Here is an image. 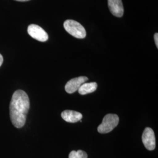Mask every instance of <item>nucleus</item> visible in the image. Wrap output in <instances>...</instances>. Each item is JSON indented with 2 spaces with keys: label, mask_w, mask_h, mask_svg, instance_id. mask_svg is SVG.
Segmentation results:
<instances>
[{
  "label": "nucleus",
  "mask_w": 158,
  "mask_h": 158,
  "mask_svg": "<svg viewBox=\"0 0 158 158\" xmlns=\"http://www.w3.org/2000/svg\"><path fill=\"white\" fill-rule=\"evenodd\" d=\"M142 142L145 147L149 151H153L156 147V139L154 132L152 128L147 127L142 136Z\"/></svg>",
  "instance_id": "5"
},
{
  "label": "nucleus",
  "mask_w": 158,
  "mask_h": 158,
  "mask_svg": "<svg viewBox=\"0 0 158 158\" xmlns=\"http://www.w3.org/2000/svg\"><path fill=\"white\" fill-rule=\"evenodd\" d=\"M154 40H155V44L156 46L157 47V48H158V33H155L154 35Z\"/></svg>",
  "instance_id": "11"
},
{
  "label": "nucleus",
  "mask_w": 158,
  "mask_h": 158,
  "mask_svg": "<svg viewBox=\"0 0 158 158\" xmlns=\"http://www.w3.org/2000/svg\"><path fill=\"white\" fill-rule=\"evenodd\" d=\"M61 116L65 121L70 123H75L80 121L83 117L81 113L72 110H65L63 111Z\"/></svg>",
  "instance_id": "8"
},
{
  "label": "nucleus",
  "mask_w": 158,
  "mask_h": 158,
  "mask_svg": "<svg viewBox=\"0 0 158 158\" xmlns=\"http://www.w3.org/2000/svg\"><path fill=\"white\" fill-rule=\"evenodd\" d=\"M64 28L70 35L78 39H83L86 36L85 28L80 23L72 19H68L63 23Z\"/></svg>",
  "instance_id": "2"
},
{
  "label": "nucleus",
  "mask_w": 158,
  "mask_h": 158,
  "mask_svg": "<svg viewBox=\"0 0 158 158\" xmlns=\"http://www.w3.org/2000/svg\"><path fill=\"white\" fill-rule=\"evenodd\" d=\"M29 107L28 96L24 91L18 90L14 93L10 106V114L12 124L17 128L24 126Z\"/></svg>",
  "instance_id": "1"
},
{
  "label": "nucleus",
  "mask_w": 158,
  "mask_h": 158,
  "mask_svg": "<svg viewBox=\"0 0 158 158\" xmlns=\"http://www.w3.org/2000/svg\"><path fill=\"white\" fill-rule=\"evenodd\" d=\"M119 117L116 114H108L102 119V124L98 127V132L100 134H107L113 131L118 124Z\"/></svg>",
  "instance_id": "3"
},
{
  "label": "nucleus",
  "mask_w": 158,
  "mask_h": 158,
  "mask_svg": "<svg viewBox=\"0 0 158 158\" xmlns=\"http://www.w3.org/2000/svg\"><path fill=\"white\" fill-rule=\"evenodd\" d=\"M108 6L114 16L118 18L123 16L124 10L122 0H108Z\"/></svg>",
  "instance_id": "7"
},
{
  "label": "nucleus",
  "mask_w": 158,
  "mask_h": 158,
  "mask_svg": "<svg viewBox=\"0 0 158 158\" xmlns=\"http://www.w3.org/2000/svg\"><path fill=\"white\" fill-rule=\"evenodd\" d=\"M28 33L35 40L40 42H46L48 40V35L45 31L35 24L30 25L28 28Z\"/></svg>",
  "instance_id": "4"
},
{
  "label": "nucleus",
  "mask_w": 158,
  "mask_h": 158,
  "mask_svg": "<svg viewBox=\"0 0 158 158\" xmlns=\"http://www.w3.org/2000/svg\"><path fill=\"white\" fill-rule=\"evenodd\" d=\"M69 158H87V154L85 151L79 150L72 151L69 155Z\"/></svg>",
  "instance_id": "10"
},
{
  "label": "nucleus",
  "mask_w": 158,
  "mask_h": 158,
  "mask_svg": "<svg viewBox=\"0 0 158 158\" xmlns=\"http://www.w3.org/2000/svg\"><path fill=\"white\" fill-rule=\"evenodd\" d=\"M97 88V84L96 82L85 83L80 86L78 91L81 95H85L91 93L96 90Z\"/></svg>",
  "instance_id": "9"
},
{
  "label": "nucleus",
  "mask_w": 158,
  "mask_h": 158,
  "mask_svg": "<svg viewBox=\"0 0 158 158\" xmlns=\"http://www.w3.org/2000/svg\"><path fill=\"white\" fill-rule=\"evenodd\" d=\"M2 63H3V57L0 54V67L2 65Z\"/></svg>",
  "instance_id": "12"
},
{
  "label": "nucleus",
  "mask_w": 158,
  "mask_h": 158,
  "mask_svg": "<svg viewBox=\"0 0 158 158\" xmlns=\"http://www.w3.org/2000/svg\"><path fill=\"white\" fill-rule=\"evenodd\" d=\"M15 1H20V2H25V1H30V0H15Z\"/></svg>",
  "instance_id": "13"
},
{
  "label": "nucleus",
  "mask_w": 158,
  "mask_h": 158,
  "mask_svg": "<svg viewBox=\"0 0 158 158\" xmlns=\"http://www.w3.org/2000/svg\"><path fill=\"white\" fill-rule=\"evenodd\" d=\"M89 79L85 76H80L70 80L65 85V90L69 94H72L79 90L80 86Z\"/></svg>",
  "instance_id": "6"
}]
</instances>
